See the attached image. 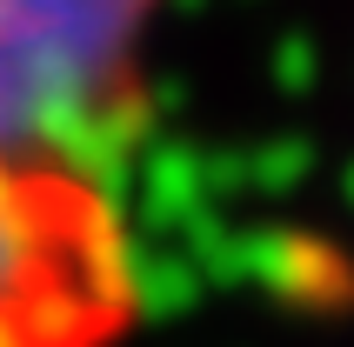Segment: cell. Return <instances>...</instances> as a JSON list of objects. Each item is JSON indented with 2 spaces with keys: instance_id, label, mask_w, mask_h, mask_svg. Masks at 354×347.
Wrapping results in <instances>:
<instances>
[{
  "instance_id": "6da1fadb",
  "label": "cell",
  "mask_w": 354,
  "mask_h": 347,
  "mask_svg": "<svg viewBox=\"0 0 354 347\" xmlns=\"http://www.w3.org/2000/svg\"><path fill=\"white\" fill-rule=\"evenodd\" d=\"M140 254L100 160L0 147V347H120Z\"/></svg>"
},
{
  "instance_id": "7a4b0ae2",
  "label": "cell",
  "mask_w": 354,
  "mask_h": 347,
  "mask_svg": "<svg viewBox=\"0 0 354 347\" xmlns=\"http://www.w3.org/2000/svg\"><path fill=\"white\" fill-rule=\"evenodd\" d=\"M167 14L174 0H0V147L107 167Z\"/></svg>"
}]
</instances>
